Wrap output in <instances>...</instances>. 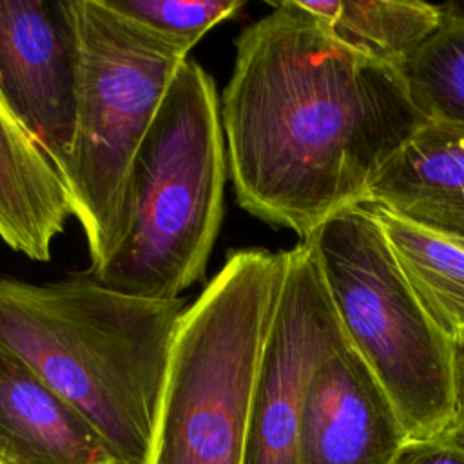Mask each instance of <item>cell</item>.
Here are the masks:
<instances>
[{
    "instance_id": "obj_1",
    "label": "cell",
    "mask_w": 464,
    "mask_h": 464,
    "mask_svg": "<svg viewBox=\"0 0 464 464\" xmlns=\"http://www.w3.org/2000/svg\"><path fill=\"white\" fill-rule=\"evenodd\" d=\"M236 38L219 100L237 205L306 239L366 201L381 169L426 123L402 71L337 40L297 0Z\"/></svg>"
},
{
    "instance_id": "obj_2",
    "label": "cell",
    "mask_w": 464,
    "mask_h": 464,
    "mask_svg": "<svg viewBox=\"0 0 464 464\" xmlns=\"http://www.w3.org/2000/svg\"><path fill=\"white\" fill-rule=\"evenodd\" d=\"M187 306L114 292L89 272L38 285L0 277V344L96 428L118 464H147Z\"/></svg>"
},
{
    "instance_id": "obj_3",
    "label": "cell",
    "mask_w": 464,
    "mask_h": 464,
    "mask_svg": "<svg viewBox=\"0 0 464 464\" xmlns=\"http://www.w3.org/2000/svg\"><path fill=\"white\" fill-rule=\"evenodd\" d=\"M227 176L216 82L187 60L134 156L123 239L87 272L120 294L183 297L205 279L225 216Z\"/></svg>"
},
{
    "instance_id": "obj_4",
    "label": "cell",
    "mask_w": 464,
    "mask_h": 464,
    "mask_svg": "<svg viewBox=\"0 0 464 464\" xmlns=\"http://www.w3.org/2000/svg\"><path fill=\"white\" fill-rule=\"evenodd\" d=\"M286 259V250H234L187 306L147 464H243L254 382Z\"/></svg>"
},
{
    "instance_id": "obj_5",
    "label": "cell",
    "mask_w": 464,
    "mask_h": 464,
    "mask_svg": "<svg viewBox=\"0 0 464 464\" xmlns=\"http://www.w3.org/2000/svg\"><path fill=\"white\" fill-rule=\"evenodd\" d=\"M71 14L78 45L76 114L60 176L94 270L123 239L134 156L188 53L103 0H71Z\"/></svg>"
},
{
    "instance_id": "obj_6",
    "label": "cell",
    "mask_w": 464,
    "mask_h": 464,
    "mask_svg": "<svg viewBox=\"0 0 464 464\" xmlns=\"http://www.w3.org/2000/svg\"><path fill=\"white\" fill-rule=\"evenodd\" d=\"M306 239L350 344L392 401L408 439H448L459 419V352L408 286L386 237L361 203Z\"/></svg>"
},
{
    "instance_id": "obj_7",
    "label": "cell",
    "mask_w": 464,
    "mask_h": 464,
    "mask_svg": "<svg viewBox=\"0 0 464 464\" xmlns=\"http://www.w3.org/2000/svg\"><path fill=\"white\" fill-rule=\"evenodd\" d=\"M286 252L254 382L243 464H299L308 382L317 366L348 341L312 241L301 239Z\"/></svg>"
},
{
    "instance_id": "obj_8",
    "label": "cell",
    "mask_w": 464,
    "mask_h": 464,
    "mask_svg": "<svg viewBox=\"0 0 464 464\" xmlns=\"http://www.w3.org/2000/svg\"><path fill=\"white\" fill-rule=\"evenodd\" d=\"M76 67L71 0H0V94L58 174L74 136Z\"/></svg>"
},
{
    "instance_id": "obj_9",
    "label": "cell",
    "mask_w": 464,
    "mask_h": 464,
    "mask_svg": "<svg viewBox=\"0 0 464 464\" xmlns=\"http://www.w3.org/2000/svg\"><path fill=\"white\" fill-rule=\"evenodd\" d=\"M406 440L392 401L346 341L308 382L299 464H390Z\"/></svg>"
},
{
    "instance_id": "obj_10",
    "label": "cell",
    "mask_w": 464,
    "mask_h": 464,
    "mask_svg": "<svg viewBox=\"0 0 464 464\" xmlns=\"http://www.w3.org/2000/svg\"><path fill=\"white\" fill-rule=\"evenodd\" d=\"M0 462L118 464L96 428L0 344Z\"/></svg>"
},
{
    "instance_id": "obj_11",
    "label": "cell",
    "mask_w": 464,
    "mask_h": 464,
    "mask_svg": "<svg viewBox=\"0 0 464 464\" xmlns=\"http://www.w3.org/2000/svg\"><path fill=\"white\" fill-rule=\"evenodd\" d=\"M364 203L464 241V125L426 120L381 169Z\"/></svg>"
},
{
    "instance_id": "obj_12",
    "label": "cell",
    "mask_w": 464,
    "mask_h": 464,
    "mask_svg": "<svg viewBox=\"0 0 464 464\" xmlns=\"http://www.w3.org/2000/svg\"><path fill=\"white\" fill-rule=\"evenodd\" d=\"M71 216L63 179L0 94V239L31 261H49Z\"/></svg>"
},
{
    "instance_id": "obj_13",
    "label": "cell",
    "mask_w": 464,
    "mask_h": 464,
    "mask_svg": "<svg viewBox=\"0 0 464 464\" xmlns=\"http://www.w3.org/2000/svg\"><path fill=\"white\" fill-rule=\"evenodd\" d=\"M364 205L375 216L422 310L457 350L464 348V245L379 205Z\"/></svg>"
},
{
    "instance_id": "obj_14",
    "label": "cell",
    "mask_w": 464,
    "mask_h": 464,
    "mask_svg": "<svg viewBox=\"0 0 464 464\" xmlns=\"http://www.w3.org/2000/svg\"><path fill=\"white\" fill-rule=\"evenodd\" d=\"M350 49L402 71L437 33L446 9L426 2L297 0Z\"/></svg>"
},
{
    "instance_id": "obj_15",
    "label": "cell",
    "mask_w": 464,
    "mask_h": 464,
    "mask_svg": "<svg viewBox=\"0 0 464 464\" xmlns=\"http://www.w3.org/2000/svg\"><path fill=\"white\" fill-rule=\"evenodd\" d=\"M402 74L426 120L464 125V14L446 13Z\"/></svg>"
},
{
    "instance_id": "obj_16",
    "label": "cell",
    "mask_w": 464,
    "mask_h": 464,
    "mask_svg": "<svg viewBox=\"0 0 464 464\" xmlns=\"http://www.w3.org/2000/svg\"><path fill=\"white\" fill-rule=\"evenodd\" d=\"M112 11L143 25L185 53L218 24L234 18L241 0H103Z\"/></svg>"
},
{
    "instance_id": "obj_17",
    "label": "cell",
    "mask_w": 464,
    "mask_h": 464,
    "mask_svg": "<svg viewBox=\"0 0 464 464\" xmlns=\"http://www.w3.org/2000/svg\"><path fill=\"white\" fill-rule=\"evenodd\" d=\"M390 464H464V448L450 439H408Z\"/></svg>"
},
{
    "instance_id": "obj_18",
    "label": "cell",
    "mask_w": 464,
    "mask_h": 464,
    "mask_svg": "<svg viewBox=\"0 0 464 464\" xmlns=\"http://www.w3.org/2000/svg\"><path fill=\"white\" fill-rule=\"evenodd\" d=\"M457 352H459V375H460V406H459L457 424L448 439L464 448V348Z\"/></svg>"
},
{
    "instance_id": "obj_19",
    "label": "cell",
    "mask_w": 464,
    "mask_h": 464,
    "mask_svg": "<svg viewBox=\"0 0 464 464\" xmlns=\"http://www.w3.org/2000/svg\"><path fill=\"white\" fill-rule=\"evenodd\" d=\"M455 241H460V239H455ZM460 243H462V245H464V241H460Z\"/></svg>"
},
{
    "instance_id": "obj_20",
    "label": "cell",
    "mask_w": 464,
    "mask_h": 464,
    "mask_svg": "<svg viewBox=\"0 0 464 464\" xmlns=\"http://www.w3.org/2000/svg\"><path fill=\"white\" fill-rule=\"evenodd\" d=\"M0 464H4V462H0Z\"/></svg>"
}]
</instances>
